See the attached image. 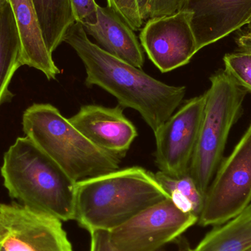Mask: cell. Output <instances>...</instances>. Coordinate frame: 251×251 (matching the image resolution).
<instances>
[{
  "label": "cell",
  "instance_id": "52a82bcc",
  "mask_svg": "<svg viewBox=\"0 0 251 251\" xmlns=\"http://www.w3.org/2000/svg\"><path fill=\"white\" fill-rule=\"evenodd\" d=\"M198 221L167 199L108 232L109 240L116 251H157L174 243Z\"/></svg>",
  "mask_w": 251,
  "mask_h": 251
},
{
  "label": "cell",
  "instance_id": "9c48e42d",
  "mask_svg": "<svg viewBox=\"0 0 251 251\" xmlns=\"http://www.w3.org/2000/svg\"><path fill=\"white\" fill-rule=\"evenodd\" d=\"M205 104V93L187 100L153 133L155 162L161 172L176 178L189 174Z\"/></svg>",
  "mask_w": 251,
  "mask_h": 251
},
{
  "label": "cell",
  "instance_id": "44dd1931",
  "mask_svg": "<svg viewBox=\"0 0 251 251\" xmlns=\"http://www.w3.org/2000/svg\"><path fill=\"white\" fill-rule=\"evenodd\" d=\"M90 235H91L90 251H116L110 244L107 231H91L90 232ZM175 243L177 246L176 250L168 251L165 248H163L157 251H189L190 250L189 243L182 236L177 239Z\"/></svg>",
  "mask_w": 251,
  "mask_h": 251
},
{
  "label": "cell",
  "instance_id": "ffe728a7",
  "mask_svg": "<svg viewBox=\"0 0 251 251\" xmlns=\"http://www.w3.org/2000/svg\"><path fill=\"white\" fill-rule=\"evenodd\" d=\"M107 6L115 10L134 31L143 27L137 0H107Z\"/></svg>",
  "mask_w": 251,
  "mask_h": 251
},
{
  "label": "cell",
  "instance_id": "8992f818",
  "mask_svg": "<svg viewBox=\"0 0 251 251\" xmlns=\"http://www.w3.org/2000/svg\"><path fill=\"white\" fill-rule=\"evenodd\" d=\"M251 202V124L218 168L199 217L201 226H218L240 215Z\"/></svg>",
  "mask_w": 251,
  "mask_h": 251
},
{
  "label": "cell",
  "instance_id": "8fae6325",
  "mask_svg": "<svg viewBox=\"0 0 251 251\" xmlns=\"http://www.w3.org/2000/svg\"><path fill=\"white\" fill-rule=\"evenodd\" d=\"M69 121L93 144L122 158L137 136L135 126L126 118L120 105L82 106Z\"/></svg>",
  "mask_w": 251,
  "mask_h": 251
},
{
  "label": "cell",
  "instance_id": "ac0fdd59",
  "mask_svg": "<svg viewBox=\"0 0 251 251\" xmlns=\"http://www.w3.org/2000/svg\"><path fill=\"white\" fill-rule=\"evenodd\" d=\"M224 62L225 72L246 92L251 94V50L226 54Z\"/></svg>",
  "mask_w": 251,
  "mask_h": 251
},
{
  "label": "cell",
  "instance_id": "7a4b0ae2",
  "mask_svg": "<svg viewBox=\"0 0 251 251\" xmlns=\"http://www.w3.org/2000/svg\"><path fill=\"white\" fill-rule=\"evenodd\" d=\"M168 195L154 174L134 166L78 181L75 219L88 232H110Z\"/></svg>",
  "mask_w": 251,
  "mask_h": 251
},
{
  "label": "cell",
  "instance_id": "4fadbf2b",
  "mask_svg": "<svg viewBox=\"0 0 251 251\" xmlns=\"http://www.w3.org/2000/svg\"><path fill=\"white\" fill-rule=\"evenodd\" d=\"M96 25H83L87 35L109 54L142 69L145 63L143 49L134 30L111 7L97 6Z\"/></svg>",
  "mask_w": 251,
  "mask_h": 251
},
{
  "label": "cell",
  "instance_id": "e0dca14e",
  "mask_svg": "<svg viewBox=\"0 0 251 251\" xmlns=\"http://www.w3.org/2000/svg\"><path fill=\"white\" fill-rule=\"evenodd\" d=\"M154 176L168 198L178 209L199 218L204 204L205 196L201 193L190 174L176 178L159 171Z\"/></svg>",
  "mask_w": 251,
  "mask_h": 251
},
{
  "label": "cell",
  "instance_id": "ba28073f",
  "mask_svg": "<svg viewBox=\"0 0 251 251\" xmlns=\"http://www.w3.org/2000/svg\"><path fill=\"white\" fill-rule=\"evenodd\" d=\"M0 251H74L63 222L17 202L0 203Z\"/></svg>",
  "mask_w": 251,
  "mask_h": 251
},
{
  "label": "cell",
  "instance_id": "5b68a950",
  "mask_svg": "<svg viewBox=\"0 0 251 251\" xmlns=\"http://www.w3.org/2000/svg\"><path fill=\"white\" fill-rule=\"evenodd\" d=\"M209 80L199 139L189 171L204 196L224 160L230 131L243 114L247 94L225 70L218 71Z\"/></svg>",
  "mask_w": 251,
  "mask_h": 251
},
{
  "label": "cell",
  "instance_id": "cb8c5ba5",
  "mask_svg": "<svg viewBox=\"0 0 251 251\" xmlns=\"http://www.w3.org/2000/svg\"><path fill=\"white\" fill-rule=\"evenodd\" d=\"M9 0H0V12L8 4Z\"/></svg>",
  "mask_w": 251,
  "mask_h": 251
},
{
  "label": "cell",
  "instance_id": "603a6c76",
  "mask_svg": "<svg viewBox=\"0 0 251 251\" xmlns=\"http://www.w3.org/2000/svg\"><path fill=\"white\" fill-rule=\"evenodd\" d=\"M239 46L241 50H251V35L246 34L239 39Z\"/></svg>",
  "mask_w": 251,
  "mask_h": 251
},
{
  "label": "cell",
  "instance_id": "d4e9b609",
  "mask_svg": "<svg viewBox=\"0 0 251 251\" xmlns=\"http://www.w3.org/2000/svg\"><path fill=\"white\" fill-rule=\"evenodd\" d=\"M248 26H249V29H250V32H249V33H251V19L250 22L249 23V25H248Z\"/></svg>",
  "mask_w": 251,
  "mask_h": 251
},
{
  "label": "cell",
  "instance_id": "5bb4252c",
  "mask_svg": "<svg viewBox=\"0 0 251 251\" xmlns=\"http://www.w3.org/2000/svg\"><path fill=\"white\" fill-rule=\"evenodd\" d=\"M22 43V63L41 71L49 80L60 71L49 51L32 0H9Z\"/></svg>",
  "mask_w": 251,
  "mask_h": 251
},
{
  "label": "cell",
  "instance_id": "277c9868",
  "mask_svg": "<svg viewBox=\"0 0 251 251\" xmlns=\"http://www.w3.org/2000/svg\"><path fill=\"white\" fill-rule=\"evenodd\" d=\"M22 125L26 137L76 182L120 168L121 156L93 144L51 104L28 107Z\"/></svg>",
  "mask_w": 251,
  "mask_h": 251
},
{
  "label": "cell",
  "instance_id": "9a60e30c",
  "mask_svg": "<svg viewBox=\"0 0 251 251\" xmlns=\"http://www.w3.org/2000/svg\"><path fill=\"white\" fill-rule=\"evenodd\" d=\"M23 66L22 43L10 3L0 12V105L13 97L8 87Z\"/></svg>",
  "mask_w": 251,
  "mask_h": 251
},
{
  "label": "cell",
  "instance_id": "7402d4cb",
  "mask_svg": "<svg viewBox=\"0 0 251 251\" xmlns=\"http://www.w3.org/2000/svg\"><path fill=\"white\" fill-rule=\"evenodd\" d=\"M76 22L85 25H96L98 21L95 0H72Z\"/></svg>",
  "mask_w": 251,
  "mask_h": 251
},
{
  "label": "cell",
  "instance_id": "3957f363",
  "mask_svg": "<svg viewBox=\"0 0 251 251\" xmlns=\"http://www.w3.org/2000/svg\"><path fill=\"white\" fill-rule=\"evenodd\" d=\"M1 175L17 203L62 222L75 221L76 181L29 137H18L5 152Z\"/></svg>",
  "mask_w": 251,
  "mask_h": 251
},
{
  "label": "cell",
  "instance_id": "30bf717a",
  "mask_svg": "<svg viewBox=\"0 0 251 251\" xmlns=\"http://www.w3.org/2000/svg\"><path fill=\"white\" fill-rule=\"evenodd\" d=\"M191 19V12L181 10L149 19L142 27L140 44L162 73L185 66L199 51Z\"/></svg>",
  "mask_w": 251,
  "mask_h": 251
},
{
  "label": "cell",
  "instance_id": "7c38bea8",
  "mask_svg": "<svg viewBox=\"0 0 251 251\" xmlns=\"http://www.w3.org/2000/svg\"><path fill=\"white\" fill-rule=\"evenodd\" d=\"M182 10L192 13L198 50L249 25L251 0H187Z\"/></svg>",
  "mask_w": 251,
  "mask_h": 251
},
{
  "label": "cell",
  "instance_id": "2e32d148",
  "mask_svg": "<svg viewBox=\"0 0 251 251\" xmlns=\"http://www.w3.org/2000/svg\"><path fill=\"white\" fill-rule=\"evenodd\" d=\"M251 248V203L240 215L206 234L189 251H246Z\"/></svg>",
  "mask_w": 251,
  "mask_h": 251
},
{
  "label": "cell",
  "instance_id": "6da1fadb",
  "mask_svg": "<svg viewBox=\"0 0 251 251\" xmlns=\"http://www.w3.org/2000/svg\"><path fill=\"white\" fill-rule=\"evenodd\" d=\"M86 71L85 85L100 87L116 97L123 108L140 113L153 133L181 105L184 86L167 85L100 48L88 38L83 25L75 22L64 37Z\"/></svg>",
  "mask_w": 251,
  "mask_h": 251
},
{
  "label": "cell",
  "instance_id": "d6986e66",
  "mask_svg": "<svg viewBox=\"0 0 251 251\" xmlns=\"http://www.w3.org/2000/svg\"><path fill=\"white\" fill-rule=\"evenodd\" d=\"M187 0H137L143 22L161 16H169L182 10Z\"/></svg>",
  "mask_w": 251,
  "mask_h": 251
},
{
  "label": "cell",
  "instance_id": "484cf974",
  "mask_svg": "<svg viewBox=\"0 0 251 251\" xmlns=\"http://www.w3.org/2000/svg\"><path fill=\"white\" fill-rule=\"evenodd\" d=\"M246 251H251V249H248V250Z\"/></svg>",
  "mask_w": 251,
  "mask_h": 251
}]
</instances>
